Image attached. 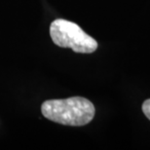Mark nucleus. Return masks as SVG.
Returning a JSON list of instances; mask_svg holds the SVG:
<instances>
[{
  "label": "nucleus",
  "instance_id": "nucleus-3",
  "mask_svg": "<svg viewBox=\"0 0 150 150\" xmlns=\"http://www.w3.org/2000/svg\"><path fill=\"white\" fill-rule=\"evenodd\" d=\"M142 111L144 113V115L150 120V98L146 100L142 104Z\"/></svg>",
  "mask_w": 150,
  "mask_h": 150
},
{
  "label": "nucleus",
  "instance_id": "nucleus-2",
  "mask_svg": "<svg viewBox=\"0 0 150 150\" xmlns=\"http://www.w3.org/2000/svg\"><path fill=\"white\" fill-rule=\"evenodd\" d=\"M50 35L59 47L70 48L75 53L91 54L98 49V42L72 22L58 19L51 23Z\"/></svg>",
  "mask_w": 150,
  "mask_h": 150
},
{
  "label": "nucleus",
  "instance_id": "nucleus-1",
  "mask_svg": "<svg viewBox=\"0 0 150 150\" xmlns=\"http://www.w3.org/2000/svg\"><path fill=\"white\" fill-rule=\"evenodd\" d=\"M41 111L45 118L67 126H85L95 116V106L89 100L73 97L65 100H50L44 101Z\"/></svg>",
  "mask_w": 150,
  "mask_h": 150
}]
</instances>
